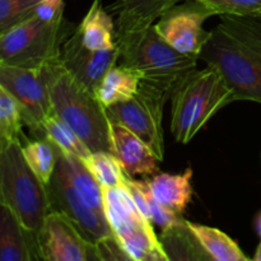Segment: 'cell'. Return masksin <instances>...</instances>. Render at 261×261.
<instances>
[{"instance_id": "d4e9b609", "label": "cell", "mask_w": 261, "mask_h": 261, "mask_svg": "<svg viewBox=\"0 0 261 261\" xmlns=\"http://www.w3.org/2000/svg\"><path fill=\"white\" fill-rule=\"evenodd\" d=\"M82 161L93 173L102 188H116L124 185L126 173L114 153L105 150L92 152Z\"/></svg>"}, {"instance_id": "ffe728a7", "label": "cell", "mask_w": 261, "mask_h": 261, "mask_svg": "<svg viewBox=\"0 0 261 261\" xmlns=\"http://www.w3.org/2000/svg\"><path fill=\"white\" fill-rule=\"evenodd\" d=\"M142 82V73L126 65H114L102 78L96 89V97L103 105L110 107L130 99L137 94Z\"/></svg>"}, {"instance_id": "1f68e13d", "label": "cell", "mask_w": 261, "mask_h": 261, "mask_svg": "<svg viewBox=\"0 0 261 261\" xmlns=\"http://www.w3.org/2000/svg\"><path fill=\"white\" fill-rule=\"evenodd\" d=\"M252 260L261 261V242L259 244V246H257L256 252H255V255H254V257H252Z\"/></svg>"}, {"instance_id": "5bb4252c", "label": "cell", "mask_w": 261, "mask_h": 261, "mask_svg": "<svg viewBox=\"0 0 261 261\" xmlns=\"http://www.w3.org/2000/svg\"><path fill=\"white\" fill-rule=\"evenodd\" d=\"M112 153L130 177L158 172V158L139 137L122 125L111 122Z\"/></svg>"}, {"instance_id": "7402d4cb", "label": "cell", "mask_w": 261, "mask_h": 261, "mask_svg": "<svg viewBox=\"0 0 261 261\" xmlns=\"http://www.w3.org/2000/svg\"><path fill=\"white\" fill-rule=\"evenodd\" d=\"M188 224L212 260L249 261V257L242 252L239 245L223 231L204 224L191 223L189 221Z\"/></svg>"}, {"instance_id": "7a4b0ae2", "label": "cell", "mask_w": 261, "mask_h": 261, "mask_svg": "<svg viewBox=\"0 0 261 261\" xmlns=\"http://www.w3.org/2000/svg\"><path fill=\"white\" fill-rule=\"evenodd\" d=\"M41 70L54 112L78 134L91 152L112 153L111 121L96 93L76 79L59 58Z\"/></svg>"}, {"instance_id": "484cf974", "label": "cell", "mask_w": 261, "mask_h": 261, "mask_svg": "<svg viewBox=\"0 0 261 261\" xmlns=\"http://www.w3.org/2000/svg\"><path fill=\"white\" fill-rule=\"evenodd\" d=\"M24 125L22 110L17 99L0 84V143L19 139Z\"/></svg>"}, {"instance_id": "cb8c5ba5", "label": "cell", "mask_w": 261, "mask_h": 261, "mask_svg": "<svg viewBox=\"0 0 261 261\" xmlns=\"http://www.w3.org/2000/svg\"><path fill=\"white\" fill-rule=\"evenodd\" d=\"M25 162L35 175L47 185L58 163V148L48 139H38L22 144Z\"/></svg>"}, {"instance_id": "e0dca14e", "label": "cell", "mask_w": 261, "mask_h": 261, "mask_svg": "<svg viewBox=\"0 0 261 261\" xmlns=\"http://www.w3.org/2000/svg\"><path fill=\"white\" fill-rule=\"evenodd\" d=\"M58 148V147H56ZM58 165L63 170L64 175L76 191L84 198V200L98 214L105 216L103 188L84 165L83 161L74 154L63 152L58 148Z\"/></svg>"}, {"instance_id": "2e32d148", "label": "cell", "mask_w": 261, "mask_h": 261, "mask_svg": "<svg viewBox=\"0 0 261 261\" xmlns=\"http://www.w3.org/2000/svg\"><path fill=\"white\" fill-rule=\"evenodd\" d=\"M178 2L182 0H119L112 7L117 13L116 35L149 27Z\"/></svg>"}, {"instance_id": "f546056e", "label": "cell", "mask_w": 261, "mask_h": 261, "mask_svg": "<svg viewBox=\"0 0 261 261\" xmlns=\"http://www.w3.org/2000/svg\"><path fill=\"white\" fill-rule=\"evenodd\" d=\"M91 245L93 260H132L114 234Z\"/></svg>"}, {"instance_id": "8fae6325", "label": "cell", "mask_w": 261, "mask_h": 261, "mask_svg": "<svg viewBox=\"0 0 261 261\" xmlns=\"http://www.w3.org/2000/svg\"><path fill=\"white\" fill-rule=\"evenodd\" d=\"M184 4L173 5L166 10L154 24L161 36L176 50L199 58L201 48L209 37L204 22L214 13L195 0H184Z\"/></svg>"}, {"instance_id": "4316f807", "label": "cell", "mask_w": 261, "mask_h": 261, "mask_svg": "<svg viewBox=\"0 0 261 261\" xmlns=\"http://www.w3.org/2000/svg\"><path fill=\"white\" fill-rule=\"evenodd\" d=\"M41 0H0V36L35 15Z\"/></svg>"}, {"instance_id": "8992f818", "label": "cell", "mask_w": 261, "mask_h": 261, "mask_svg": "<svg viewBox=\"0 0 261 261\" xmlns=\"http://www.w3.org/2000/svg\"><path fill=\"white\" fill-rule=\"evenodd\" d=\"M75 30L65 19L47 22L33 15L0 36V64L41 69L60 55L66 38Z\"/></svg>"}, {"instance_id": "3957f363", "label": "cell", "mask_w": 261, "mask_h": 261, "mask_svg": "<svg viewBox=\"0 0 261 261\" xmlns=\"http://www.w3.org/2000/svg\"><path fill=\"white\" fill-rule=\"evenodd\" d=\"M122 65L142 73V82L172 96L176 86L196 69L198 56L184 54L170 45L154 24L134 32L116 35Z\"/></svg>"}, {"instance_id": "9c48e42d", "label": "cell", "mask_w": 261, "mask_h": 261, "mask_svg": "<svg viewBox=\"0 0 261 261\" xmlns=\"http://www.w3.org/2000/svg\"><path fill=\"white\" fill-rule=\"evenodd\" d=\"M0 84L19 103L24 125L43 138L42 124L54 110L42 70L0 64Z\"/></svg>"}, {"instance_id": "f1b7e54d", "label": "cell", "mask_w": 261, "mask_h": 261, "mask_svg": "<svg viewBox=\"0 0 261 261\" xmlns=\"http://www.w3.org/2000/svg\"><path fill=\"white\" fill-rule=\"evenodd\" d=\"M147 201H148V209H149V218L150 222L157 226H160L161 228L165 229L167 227L173 226V224L178 223V222L184 221V218L181 217L180 213H176L175 211L170 209L168 206H166L165 204H162L161 201H158L154 198V195L150 191L149 186L147 182Z\"/></svg>"}, {"instance_id": "5b68a950", "label": "cell", "mask_w": 261, "mask_h": 261, "mask_svg": "<svg viewBox=\"0 0 261 261\" xmlns=\"http://www.w3.org/2000/svg\"><path fill=\"white\" fill-rule=\"evenodd\" d=\"M0 203L7 204L35 234L51 211L46 185L25 162L19 139L0 150Z\"/></svg>"}, {"instance_id": "ba28073f", "label": "cell", "mask_w": 261, "mask_h": 261, "mask_svg": "<svg viewBox=\"0 0 261 261\" xmlns=\"http://www.w3.org/2000/svg\"><path fill=\"white\" fill-rule=\"evenodd\" d=\"M171 98L165 91L140 82L137 94L130 99L107 107L110 121L122 125L152 149L158 161L165 158L163 107Z\"/></svg>"}, {"instance_id": "83f0119b", "label": "cell", "mask_w": 261, "mask_h": 261, "mask_svg": "<svg viewBox=\"0 0 261 261\" xmlns=\"http://www.w3.org/2000/svg\"><path fill=\"white\" fill-rule=\"evenodd\" d=\"M195 2L205 5L214 13V15H237V17L261 15V0H195Z\"/></svg>"}, {"instance_id": "4dcf8cb0", "label": "cell", "mask_w": 261, "mask_h": 261, "mask_svg": "<svg viewBox=\"0 0 261 261\" xmlns=\"http://www.w3.org/2000/svg\"><path fill=\"white\" fill-rule=\"evenodd\" d=\"M255 226H256L257 234L261 237V212L256 216V219H255Z\"/></svg>"}, {"instance_id": "6da1fadb", "label": "cell", "mask_w": 261, "mask_h": 261, "mask_svg": "<svg viewBox=\"0 0 261 261\" xmlns=\"http://www.w3.org/2000/svg\"><path fill=\"white\" fill-rule=\"evenodd\" d=\"M199 59L219 69L234 101L261 103V15H221Z\"/></svg>"}, {"instance_id": "ac0fdd59", "label": "cell", "mask_w": 261, "mask_h": 261, "mask_svg": "<svg viewBox=\"0 0 261 261\" xmlns=\"http://www.w3.org/2000/svg\"><path fill=\"white\" fill-rule=\"evenodd\" d=\"M193 170L188 168L184 173H158L148 180V186L154 198L176 213L182 214L193 196Z\"/></svg>"}, {"instance_id": "30bf717a", "label": "cell", "mask_w": 261, "mask_h": 261, "mask_svg": "<svg viewBox=\"0 0 261 261\" xmlns=\"http://www.w3.org/2000/svg\"><path fill=\"white\" fill-rule=\"evenodd\" d=\"M46 189L51 211H58L68 217L89 244H96L99 240L111 236L112 231L107 219L84 200L69 182L58 163Z\"/></svg>"}, {"instance_id": "d6986e66", "label": "cell", "mask_w": 261, "mask_h": 261, "mask_svg": "<svg viewBox=\"0 0 261 261\" xmlns=\"http://www.w3.org/2000/svg\"><path fill=\"white\" fill-rule=\"evenodd\" d=\"M78 30L84 46L91 50H111L117 46L116 28L102 0H93Z\"/></svg>"}, {"instance_id": "603a6c76", "label": "cell", "mask_w": 261, "mask_h": 261, "mask_svg": "<svg viewBox=\"0 0 261 261\" xmlns=\"http://www.w3.org/2000/svg\"><path fill=\"white\" fill-rule=\"evenodd\" d=\"M43 139H48L63 152L74 154L81 160L91 154V149L78 137L75 132L64 122L55 112L47 116L42 124Z\"/></svg>"}, {"instance_id": "277c9868", "label": "cell", "mask_w": 261, "mask_h": 261, "mask_svg": "<svg viewBox=\"0 0 261 261\" xmlns=\"http://www.w3.org/2000/svg\"><path fill=\"white\" fill-rule=\"evenodd\" d=\"M171 133L188 144L223 107L234 102L233 93L218 68L206 65L189 73L172 92Z\"/></svg>"}, {"instance_id": "44dd1931", "label": "cell", "mask_w": 261, "mask_h": 261, "mask_svg": "<svg viewBox=\"0 0 261 261\" xmlns=\"http://www.w3.org/2000/svg\"><path fill=\"white\" fill-rule=\"evenodd\" d=\"M162 231L160 241L167 255L168 261L212 260L185 219Z\"/></svg>"}, {"instance_id": "4fadbf2b", "label": "cell", "mask_w": 261, "mask_h": 261, "mask_svg": "<svg viewBox=\"0 0 261 261\" xmlns=\"http://www.w3.org/2000/svg\"><path fill=\"white\" fill-rule=\"evenodd\" d=\"M119 56V46L111 50H91L84 46L81 32L75 27L61 46L59 59L87 88L96 92L105 74L117 64Z\"/></svg>"}, {"instance_id": "7c38bea8", "label": "cell", "mask_w": 261, "mask_h": 261, "mask_svg": "<svg viewBox=\"0 0 261 261\" xmlns=\"http://www.w3.org/2000/svg\"><path fill=\"white\" fill-rule=\"evenodd\" d=\"M38 256L46 261L93 260L92 245L75 224L58 211H50L36 234Z\"/></svg>"}, {"instance_id": "9a60e30c", "label": "cell", "mask_w": 261, "mask_h": 261, "mask_svg": "<svg viewBox=\"0 0 261 261\" xmlns=\"http://www.w3.org/2000/svg\"><path fill=\"white\" fill-rule=\"evenodd\" d=\"M38 259L36 234L24 228L7 204L0 203V261Z\"/></svg>"}, {"instance_id": "52a82bcc", "label": "cell", "mask_w": 261, "mask_h": 261, "mask_svg": "<svg viewBox=\"0 0 261 261\" xmlns=\"http://www.w3.org/2000/svg\"><path fill=\"white\" fill-rule=\"evenodd\" d=\"M105 216L112 234L134 261H168L152 222L139 211L126 186L103 188Z\"/></svg>"}, {"instance_id": "d6a6232c", "label": "cell", "mask_w": 261, "mask_h": 261, "mask_svg": "<svg viewBox=\"0 0 261 261\" xmlns=\"http://www.w3.org/2000/svg\"><path fill=\"white\" fill-rule=\"evenodd\" d=\"M5 145H7V144H2V143H0V150H2V149H3V148H4V147H5Z\"/></svg>"}]
</instances>
